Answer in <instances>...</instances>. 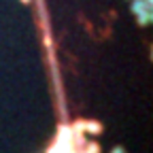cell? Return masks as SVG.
Masks as SVG:
<instances>
[{"label": "cell", "instance_id": "cell-1", "mask_svg": "<svg viewBox=\"0 0 153 153\" xmlns=\"http://www.w3.org/2000/svg\"><path fill=\"white\" fill-rule=\"evenodd\" d=\"M113 153H126V151H123V149H121V147H117V149H115V151H113Z\"/></svg>", "mask_w": 153, "mask_h": 153}]
</instances>
